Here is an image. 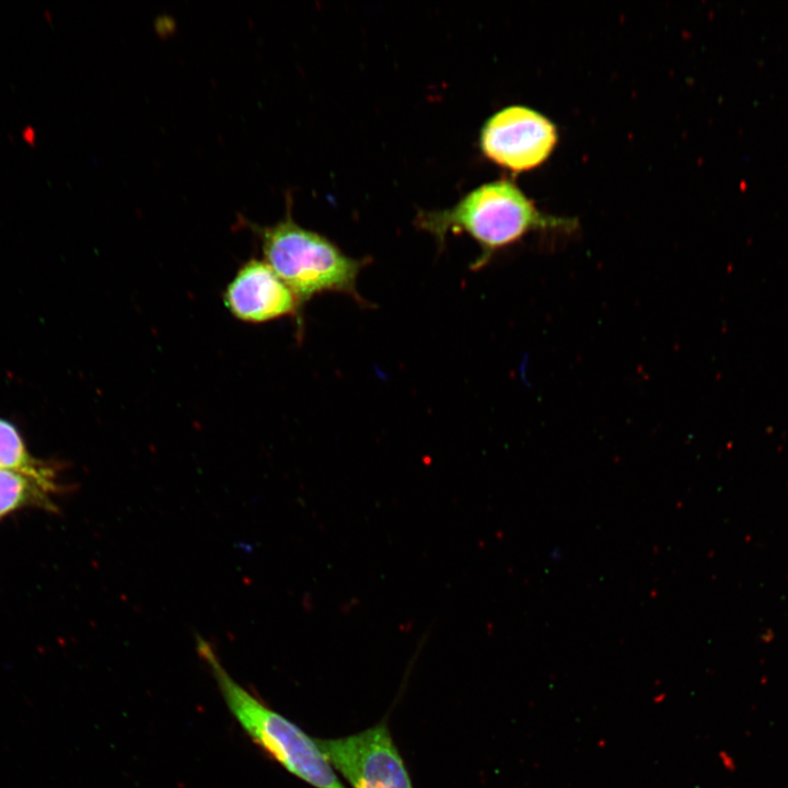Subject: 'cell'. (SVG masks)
<instances>
[{"mask_svg":"<svg viewBox=\"0 0 788 788\" xmlns=\"http://www.w3.org/2000/svg\"><path fill=\"white\" fill-rule=\"evenodd\" d=\"M418 229L429 233L443 247L449 233H466L480 247L472 264L476 271L493 256L534 231L571 232L575 219L542 213L534 202L511 181L499 179L480 185L453 207L443 210L419 211L415 218Z\"/></svg>","mask_w":788,"mask_h":788,"instance_id":"cell-1","label":"cell"},{"mask_svg":"<svg viewBox=\"0 0 788 788\" xmlns=\"http://www.w3.org/2000/svg\"><path fill=\"white\" fill-rule=\"evenodd\" d=\"M196 649L210 668L228 708L257 745L315 788H346L316 739L235 682L211 645L200 636H196Z\"/></svg>","mask_w":788,"mask_h":788,"instance_id":"cell-2","label":"cell"},{"mask_svg":"<svg viewBox=\"0 0 788 788\" xmlns=\"http://www.w3.org/2000/svg\"><path fill=\"white\" fill-rule=\"evenodd\" d=\"M265 262L294 293L300 306L315 296L336 292L367 304L357 280L367 259L346 255L325 236L297 224L290 213L260 229Z\"/></svg>","mask_w":788,"mask_h":788,"instance_id":"cell-3","label":"cell"},{"mask_svg":"<svg viewBox=\"0 0 788 788\" xmlns=\"http://www.w3.org/2000/svg\"><path fill=\"white\" fill-rule=\"evenodd\" d=\"M320 750L352 788H413L404 761L384 723L334 739Z\"/></svg>","mask_w":788,"mask_h":788,"instance_id":"cell-4","label":"cell"},{"mask_svg":"<svg viewBox=\"0 0 788 788\" xmlns=\"http://www.w3.org/2000/svg\"><path fill=\"white\" fill-rule=\"evenodd\" d=\"M558 141L556 126L530 107L513 105L494 114L484 125L480 148L490 161L512 172L542 165Z\"/></svg>","mask_w":788,"mask_h":788,"instance_id":"cell-5","label":"cell"},{"mask_svg":"<svg viewBox=\"0 0 788 788\" xmlns=\"http://www.w3.org/2000/svg\"><path fill=\"white\" fill-rule=\"evenodd\" d=\"M223 302L229 312L247 323H265L297 313L294 293L265 262L247 260L227 286Z\"/></svg>","mask_w":788,"mask_h":788,"instance_id":"cell-6","label":"cell"},{"mask_svg":"<svg viewBox=\"0 0 788 788\" xmlns=\"http://www.w3.org/2000/svg\"><path fill=\"white\" fill-rule=\"evenodd\" d=\"M0 468L35 479L49 494L62 490L54 466L34 457L28 452L18 428L2 418H0Z\"/></svg>","mask_w":788,"mask_h":788,"instance_id":"cell-7","label":"cell"},{"mask_svg":"<svg viewBox=\"0 0 788 788\" xmlns=\"http://www.w3.org/2000/svg\"><path fill=\"white\" fill-rule=\"evenodd\" d=\"M50 495L35 479L0 468V520L25 508L54 512L57 506Z\"/></svg>","mask_w":788,"mask_h":788,"instance_id":"cell-8","label":"cell"}]
</instances>
